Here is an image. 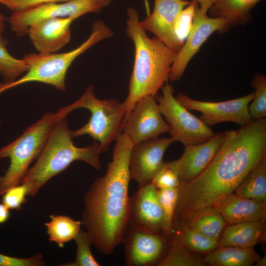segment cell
<instances>
[{
    "mask_svg": "<svg viewBox=\"0 0 266 266\" xmlns=\"http://www.w3.org/2000/svg\"><path fill=\"white\" fill-rule=\"evenodd\" d=\"M266 156V118L225 131L224 140L206 168L180 184L174 219L185 220L214 207L233 193L249 172Z\"/></svg>",
    "mask_w": 266,
    "mask_h": 266,
    "instance_id": "1",
    "label": "cell"
},
{
    "mask_svg": "<svg viewBox=\"0 0 266 266\" xmlns=\"http://www.w3.org/2000/svg\"><path fill=\"white\" fill-rule=\"evenodd\" d=\"M115 141L105 174L85 194L81 221L92 245L104 255L111 254L122 242L129 222V160L134 144L123 133Z\"/></svg>",
    "mask_w": 266,
    "mask_h": 266,
    "instance_id": "2",
    "label": "cell"
},
{
    "mask_svg": "<svg viewBox=\"0 0 266 266\" xmlns=\"http://www.w3.org/2000/svg\"><path fill=\"white\" fill-rule=\"evenodd\" d=\"M126 33L134 46V60L129 92L122 106L127 114L147 96H156L167 83L176 53L156 36L150 37L140 24L137 10H127Z\"/></svg>",
    "mask_w": 266,
    "mask_h": 266,
    "instance_id": "3",
    "label": "cell"
},
{
    "mask_svg": "<svg viewBox=\"0 0 266 266\" xmlns=\"http://www.w3.org/2000/svg\"><path fill=\"white\" fill-rule=\"evenodd\" d=\"M72 138L66 116L55 125L36 162L21 181L27 187L28 196L36 195L50 179L74 161L84 162L96 170L100 168L99 143L95 141L89 146L78 147Z\"/></svg>",
    "mask_w": 266,
    "mask_h": 266,
    "instance_id": "4",
    "label": "cell"
},
{
    "mask_svg": "<svg viewBox=\"0 0 266 266\" xmlns=\"http://www.w3.org/2000/svg\"><path fill=\"white\" fill-rule=\"evenodd\" d=\"M113 31L105 23L98 20L94 22L89 37L77 47L66 52L50 54H31L24 57L28 68L24 74L10 83H0V95L11 88L30 82H40L66 90L67 71L74 61L96 43L109 38Z\"/></svg>",
    "mask_w": 266,
    "mask_h": 266,
    "instance_id": "5",
    "label": "cell"
},
{
    "mask_svg": "<svg viewBox=\"0 0 266 266\" xmlns=\"http://www.w3.org/2000/svg\"><path fill=\"white\" fill-rule=\"evenodd\" d=\"M70 112L67 105L56 113H46L18 138L0 149V160L8 158L10 161L7 170L0 177V195L21 184L30 165L42 150L55 125Z\"/></svg>",
    "mask_w": 266,
    "mask_h": 266,
    "instance_id": "6",
    "label": "cell"
},
{
    "mask_svg": "<svg viewBox=\"0 0 266 266\" xmlns=\"http://www.w3.org/2000/svg\"><path fill=\"white\" fill-rule=\"evenodd\" d=\"M69 106L72 111L84 108L91 113L90 119L85 125L71 131L72 138L89 135L99 143L100 153L107 151L111 143L122 133L126 114L122 103L116 99H98L93 85L88 86L82 96Z\"/></svg>",
    "mask_w": 266,
    "mask_h": 266,
    "instance_id": "7",
    "label": "cell"
},
{
    "mask_svg": "<svg viewBox=\"0 0 266 266\" xmlns=\"http://www.w3.org/2000/svg\"><path fill=\"white\" fill-rule=\"evenodd\" d=\"M162 94L156 96L161 114L170 128V137L184 147L199 144L210 139L215 133L200 118L189 112L174 96L173 87L166 83Z\"/></svg>",
    "mask_w": 266,
    "mask_h": 266,
    "instance_id": "8",
    "label": "cell"
},
{
    "mask_svg": "<svg viewBox=\"0 0 266 266\" xmlns=\"http://www.w3.org/2000/svg\"><path fill=\"white\" fill-rule=\"evenodd\" d=\"M101 9L94 0L70 1L40 5L13 12L9 18L12 31L18 36L27 34L33 25L55 18L70 17L74 20L80 16Z\"/></svg>",
    "mask_w": 266,
    "mask_h": 266,
    "instance_id": "9",
    "label": "cell"
},
{
    "mask_svg": "<svg viewBox=\"0 0 266 266\" xmlns=\"http://www.w3.org/2000/svg\"><path fill=\"white\" fill-rule=\"evenodd\" d=\"M170 128L160 111L156 96L140 99L126 114L122 126L133 144L169 133Z\"/></svg>",
    "mask_w": 266,
    "mask_h": 266,
    "instance_id": "10",
    "label": "cell"
},
{
    "mask_svg": "<svg viewBox=\"0 0 266 266\" xmlns=\"http://www.w3.org/2000/svg\"><path fill=\"white\" fill-rule=\"evenodd\" d=\"M254 92L230 100L214 102L196 100L180 93L176 99L189 110L201 112L199 117L210 127L225 122H233L241 126L251 123L248 107Z\"/></svg>",
    "mask_w": 266,
    "mask_h": 266,
    "instance_id": "11",
    "label": "cell"
},
{
    "mask_svg": "<svg viewBox=\"0 0 266 266\" xmlns=\"http://www.w3.org/2000/svg\"><path fill=\"white\" fill-rule=\"evenodd\" d=\"M229 26L228 22L223 18L209 17L207 12L200 10L197 4L192 29L185 42L176 54L169 80H179L191 60L207 38L215 32L224 31Z\"/></svg>",
    "mask_w": 266,
    "mask_h": 266,
    "instance_id": "12",
    "label": "cell"
},
{
    "mask_svg": "<svg viewBox=\"0 0 266 266\" xmlns=\"http://www.w3.org/2000/svg\"><path fill=\"white\" fill-rule=\"evenodd\" d=\"M168 237L163 233L141 231L128 225L122 241L126 265L157 266L166 254Z\"/></svg>",
    "mask_w": 266,
    "mask_h": 266,
    "instance_id": "13",
    "label": "cell"
},
{
    "mask_svg": "<svg viewBox=\"0 0 266 266\" xmlns=\"http://www.w3.org/2000/svg\"><path fill=\"white\" fill-rule=\"evenodd\" d=\"M173 142L171 137H157L133 145L129 166L132 178L139 187L151 183L164 165L163 156L166 150Z\"/></svg>",
    "mask_w": 266,
    "mask_h": 266,
    "instance_id": "14",
    "label": "cell"
},
{
    "mask_svg": "<svg viewBox=\"0 0 266 266\" xmlns=\"http://www.w3.org/2000/svg\"><path fill=\"white\" fill-rule=\"evenodd\" d=\"M164 223L156 188L152 183L139 187L130 198L128 225L141 231L164 234Z\"/></svg>",
    "mask_w": 266,
    "mask_h": 266,
    "instance_id": "15",
    "label": "cell"
},
{
    "mask_svg": "<svg viewBox=\"0 0 266 266\" xmlns=\"http://www.w3.org/2000/svg\"><path fill=\"white\" fill-rule=\"evenodd\" d=\"M225 135V131L215 133L203 143L186 146L179 159L166 162L176 172L180 184L192 181L206 168L218 151Z\"/></svg>",
    "mask_w": 266,
    "mask_h": 266,
    "instance_id": "16",
    "label": "cell"
},
{
    "mask_svg": "<svg viewBox=\"0 0 266 266\" xmlns=\"http://www.w3.org/2000/svg\"><path fill=\"white\" fill-rule=\"evenodd\" d=\"M190 3L185 0H154L152 12L140 24L176 53L183 45L174 33V24L180 11Z\"/></svg>",
    "mask_w": 266,
    "mask_h": 266,
    "instance_id": "17",
    "label": "cell"
},
{
    "mask_svg": "<svg viewBox=\"0 0 266 266\" xmlns=\"http://www.w3.org/2000/svg\"><path fill=\"white\" fill-rule=\"evenodd\" d=\"M74 20L70 17L44 20L31 26L27 34L39 53H55L69 42Z\"/></svg>",
    "mask_w": 266,
    "mask_h": 266,
    "instance_id": "18",
    "label": "cell"
},
{
    "mask_svg": "<svg viewBox=\"0 0 266 266\" xmlns=\"http://www.w3.org/2000/svg\"><path fill=\"white\" fill-rule=\"evenodd\" d=\"M227 224L265 221L266 201L238 196L233 193L226 196L214 207Z\"/></svg>",
    "mask_w": 266,
    "mask_h": 266,
    "instance_id": "19",
    "label": "cell"
},
{
    "mask_svg": "<svg viewBox=\"0 0 266 266\" xmlns=\"http://www.w3.org/2000/svg\"><path fill=\"white\" fill-rule=\"evenodd\" d=\"M265 221H250L229 224L219 239V246L253 248L265 234Z\"/></svg>",
    "mask_w": 266,
    "mask_h": 266,
    "instance_id": "20",
    "label": "cell"
},
{
    "mask_svg": "<svg viewBox=\"0 0 266 266\" xmlns=\"http://www.w3.org/2000/svg\"><path fill=\"white\" fill-rule=\"evenodd\" d=\"M260 258L253 248L218 246L203 258L212 266H250Z\"/></svg>",
    "mask_w": 266,
    "mask_h": 266,
    "instance_id": "21",
    "label": "cell"
},
{
    "mask_svg": "<svg viewBox=\"0 0 266 266\" xmlns=\"http://www.w3.org/2000/svg\"><path fill=\"white\" fill-rule=\"evenodd\" d=\"M262 0H216L208 10L212 17H222L230 26L244 24L252 8Z\"/></svg>",
    "mask_w": 266,
    "mask_h": 266,
    "instance_id": "22",
    "label": "cell"
},
{
    "mask_svg": "<svg viewBox=\"0 0 266 266\" xmlns=\"http://www.w3.org/2000/svg\"><path fill=\"white\" fill-rule=\"evenodd\" d=\"M171 235L192 251L208 253L219 246V240L207 237L181 220H173Z\"/></svg>",
    "mask_w": 266,
    "mask_h": 266,
    "instance_id": "23",
    "label": "cell"
},
{
    "mask_svg": "<svg viewBox=\"0 0 266 266\" xmlns=\"http://www.w3.org/2000/svg\"><path fill=\"white\" fill-rule=\"evenodd\" d=\"M233 193L244 198L266 201V156L249 172Z\"/></svg>",
    "mask_w": 266,
    "mask_h": 266,
    "instance_id": "24",
    "label": "cell"
},
{
    "mask_svg": "<svg viewBox=\"0 0 266 266\" xmlns=\"http://www.w3.org/2000/svg\"><path fill=\"white\" fill-rule=\"evenodd\" d=\"M50 220L45 223L50 242H55L60 247L74 239L81 230V221L75 220L66 215H50Z\"/></svg>",
    "mask_w": 266,
    "mask_h": 266,
    "instance_id": "25",
    "label": "cell"
},
{
    "mask_svg": "<svg viewBox=\"0 0 266 266\" xmlns=\"http://www.w3.org/2000/svg\"><path fill=\"white\" fill-rule=\"evenodd\" d=\"M183 221L207 237L218 240L227 224L214 207L204 209Z\"/></svg>",
    "mask_w": 266,
    "mask_h": 266,
    "instance_id": "26",
    "label": "cell"
},
{
    "mask_svg": "<svg viewBox=\"0 0 266 266\" xmlns=\"http://www.w3.org/2000/svg\"><path fill=\"white\" fill-rule=\"evenodd\" d=\"M6 18L0 13V75L4 83L12 82L25 73L28 68L24 58L17 59L8 51L3 33Z\"/></svg>",
    "mask_w": 266,
    "mask_h": 266,
    "instance_id": "27",
    "label": "cell"
},
{
    "mask_svg": "<svg viewBox=\"0 0 266 266\" xmlns=\"http://www.w3.org/2000/svg\"><path fill=\"white\" fill-rule=\"evenodd\" d=\"M203 258L197 255L185 246L176 237L171 235L169 246L158 266H203Z\"/></svg>",
    "mask_w": 266,
    "mask_h": 266,
    "instance_id": "28",
    "label": "cell"
},
{
    "mask_svg": "<svg viewBox=\"0 0 266 266\" xmlns=\"http://www.w3.org/2000/svg\"><path fill=\"white\" fill-rule=\"evenodd\" d=\"M251 86L255 91L248 109L252 121H256L266 117V75L257 73L251 81Z\"/></svg>",
    "mask_w": 266,
    "mask_h": 266,
    "instance_id": "29",
    "label": "cell"
},
{
    "mask_svg": "<svg viewBox=\"0 0 266 266\" xmlns=\"http://www.w3.org/2000/svg\"><path fill=\"white\" fill-rule=\"evenodd\" d=\"M178 188L157 189L158 198L164 213L163 233L168 237H170L173 226Z\"/></svg>",
    "mask_w": 266,
    "mask_h": 266,
    "instance_id": "30",
    "label": "cell"
},
{
    "mask_svg": "<svg viewBox=\"0 0 266 266\" xmlns=\"http://www.w3.org/2000/svg\"><path fill=\"white\" fill-rule=\"evenodd\" d=\"M74 240L76 245L75 260L73 262L61 265L64 266H99L92 254V242L88 232L81 229Z\"/></svg>",
    "mask_w": 266,
    "mask_h": 266,
    "instance_id": "31",
    "label": "cell"
},
{
    "mask_svg": "<svg viewBox=\"0 0 266 266\" xmlns=\"http://www.w3.org/2000/svg\"><path fill=\"white\" fill-rule=\"evenodd\" d=\"M198 3L192 1L178 14L174 24V33L183 45L192 29L196 7Z\"/></svg>",
    "mask_w": 266,
    "mask_h": 266,
    "instance_id": "32",
    "label": "cell"
},
{
    "mask_svg": "<svg viewBox=\"0 0 266 266\" xmlns=\"http://www.w3.org/2000/svg\"><path fill=\"white\" fill-rule=\"evenodd\" d=\"M1 201L9 210H19L27 201L28 188L21 183L8 189L2 195Z\"/></svg>",
    "mask_w": 266,
    "mask_h": 266,
    "instance_id": "33",
    "label": "cell"
},
{
    "mask_svg": "<svg viewBox=\"0 0 266 266\" xmlns=\"http://www.w3.org/2000/svg\"><path fill=\"white\" fill-rule=\"evenodd\" d=\"M151 183L158 190L178 188L180 185L177 174L166 162L154 177Z\"/></svg>",
    "mask_w": 266,
    "mask_h": 266,
    "instance_id": "34",
    "label": "cell"
},
{
    "mask_svg": "<svg viewBox=\"0 0 266 266\" xmlns=\"http://www.w3.org/2000/svg\"><path fill=\"white\" fill-rule=\"evenodd\" d=\"M43 255L39 253L27 258H17L0 253V266H42Z\"/></svg>",
    "mask_w": 266,
    "mask_h": 266,
    "instance_id": "35",
    "label": "cell"
},
{
    "mask_svg": "<svg viewBox=\"0 0 266 266\" xmlns=\"http://www.w3.org/2000/svg\"><path fill=\"white\" fill-rule=\"evenodd\" d=\"M70 0H6L2 4L13 12L40 5L64 2Z\"/></svg>",
    "mask_w": 266,
    "mask_h": 266,
    "instance_id": "36",
    "label": "cell"
},
{
    "mask_svg": "<svg viewBox=\"0 0 266 266\" xmlns=\"http://www.w3.org/2000/svg\"><path fill=\"white\" fill-rule=\"evenodd\" d=\"M9 209L2 203H0V225L5 223L9 218Z\"/></svg>",
    "mask_w": 266,
    "mask_h": 266,
    "instance_id": "37",
    "label": "cell"
},
{
    "mask_svg": "<svg viewBox=\"0 0 266 266\" xmlns=\"http://www.w3.org/2000/svg\"><path fill=\"white\" fill-rule=\"evenodd\" d=\"M197 2L200 10L207 12L216 0H193Z\"/></svg>",
    "mask_w": 266,
    "mask_h": 266,
    "instance_id": "38",
    "label": "cell"
},
{
    "mask_svg": "<svg viewBox=\"0 0 266 266\" xmlns=\"http://www.w3.org/2000/svg\"><path fill=\"white\" fill-rule=\"evenodd\" d=\"M102 8L107 6L112 0H94Z\"/></svg>",
    "mask_w": 266,
    "mask_h": 266,
    "instance_id": "39",
    "label": "cell"
},
{
    "mask_svg": "<svg viewBox=\"0 0 266 266\" xmlns=\"http://www.w3.org/2000/svg\"><path fill=\"white\" fill-rule=\"evenodd\" d=\"M266 257H263L262 258H260L259 260L256 263L257 264V266H266Z\"/></svg>",
    "mask_w": 266,
    "mask_h": 266,
    "instance_id": "40",
    "label": "cell"
},
{
    "mask_svg": "<svg viewBox=\"0 0 266 266\" xmlns=\"http://www.w3.org/2000/svg\"><path fill=\"white\" fill-rule=\"evenodd\" d=\"M5 0H0V3L2 4Z\"/></svg>",
    "mask_w": 266,
    "mask_h": 266,
    "instance_id": "41",
    "label": "cell"
},
{
    "mask_svg": "<svg viewBox=\"0 0 266 266\" xmlns=\"http://www.w3.org/2000/svg\"></svg>",
    "mask_w": 266,
    "mask_h": 266,
    "instance_id": "42",
    "label": "cell"
}]
</instances>
